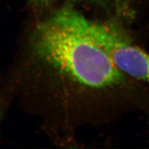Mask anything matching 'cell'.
<instances>
[{
	"label": "cell",
	"mask_w": 149,
	"mask_h": 149,
	"mask_svg": "<svg viewBox=\"0 0 149 149\" xmlns=\"http://www.w3.org/2000/svg\"><path fill=\"white\" fill-rule=\"evenodd\" d=\"M28 1L31 5H33L35 8H43L50 6V4L58 1V0H28Z\"/></svg>",
	"instance_id": "277c9868"
},
{
	"label": "cell",
	"mask_w": 149,
	"mask_h": 149,
	"mask_svg": "<svg viewBox=\"0 0 149 149\" xmlns=\"http://www.w3.org/2000/svg\"><path fill=\"white\" fill-rule=\"evenodd\" d=\"M90 22L70 5L60 8L37 24L32 49L40 60L81 85L95 89L119 85L124 73L97 44Z\"/></svg>",
	"instance_id": "6da1fadb"
},
{
	"label": "cell",
	"mask_w": 149,
	"mask_h": 149,
	"mask_svg": "<svg viewBox=\"0 0 149 149\" xmlns=\"http://www.w3.org/2000/svg\"><path fill=\"white\" fill-rule=\"evenodd\" d=\"M90 29L97 44L119 71L149 83V54L132 43L118 22L91 20Z\"/></svg>",
	"instance_id": "7a4b0ae2"
},
{
	"label": "cell",
	"mask_w": 149,
	"mask_h": 149,
	"mask_svg": "<svg viewBox=\"0 0 149 149\" xmlns=\"http://www.w3.org/2000/svg\"><path fill=\"white\" fill-rule=\"evenodd\" d=\"M75 1H83L99 5L104 8H108L112 6H119L121 0H75Z\"/></svg>",
	"instance_id": "3957f363"
}]
</instances>
